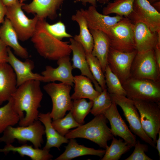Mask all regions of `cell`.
Wrapping results in <instances>:
<instances>
[{
	"instance_id": "1",
	"label": "cell",
	"mask_w": 160,
	"mask_h": 160,
	"mask_svg": "<svg viewBox=\"0 0 160 160\" xmlns=\"http://www.w3.org/2000/svg\"><path fill=\"white\" fill-rule=\"evenodd\" d=\"M40 82L34 80L25 82L18 86L12 95L14 109L20 118V126H28L38 119V109L43 95Z\"/></svg>"
},
{
	"instance_id": "2",
	"label": "cell",
	"mask_w": 160,
	"mask_h": 160,
	"mask_svg": "<svg viewBox=\"0 0 160 160\" xmlns=\"http://www.w3.org/2000/svg\"><path fill=\"white\" fill-rule=\"evenodd\" d=\"M31 40L39 54L49 60H57L70 56L72 52L69 43L54 37L43 27L39 20Z\"/></svg>"
},
{
	"instance_id": "3",
	"label": "cell",
	"mask_w": 160,
	"mask_h": 160,
	"mask_svg": "<svg viewBox=\"0 0 160 160\" xmlns=\"http://www.w3.org/2000/svg\"><path fill=\"white\" fill-rule=\"evenodd\" d=\"M108 120L103 114L97 115L87 123L70 131L65 137L68 139L85 138L105 149L107 142L114 137L107 124Z\"/></svg>"
},
{
	"instance_id": "4",
	"label": "cell",
	"mask_w": 160,
	"mask_h": 160,
	"mask_svg": "<svg viewBox=\"0 0 160 160\" xmlns=\"http://www.w3.org/2000/svg\"><path fill=\"white\" fill-rule=\"evenodd\" d=\"M3 133L0 137V142L7 145L12 144L16 140L20 142L29 141L36 148L41 146L43 136L45 134L44 127L38 120L26 126H9Z\"/></svg>"
},
{
	"instance_id": "5",
	"label": "cell",
	"mask_w": 160,
	"mask_h": 160,
	"mask_svg": "<svg viewBox=\"0 0 160 160\" xmlns=\"http://www.w3.org/2000/svg\"><path fill=\"white\" fill-rule=\"evenodd\" d=\"M122 85L130 99L160 103V81L130 77Z\"/></svg>"
},
{
	"instance_id": "6",
	"label": "cell",
	"mask_w": 160,
	"mask_h": 160,
	"mask_svg": "<svg viewBox=\"0 0 160 160\" xmlns=\"http://www.w3.org/2000/svg\"><path fill=\"white\" fill-rule=\"evenodd\" d=\"M71 86L61 82H51L43 87V89L50 97L52 104L50 116L53 120L64 117L66 112L71 110L73 104L70 92Z\"/></svg>"
},
{
	"instance_id": "7",
	"label": "cell",
	"mask_w": 160,
	"mask_h": 160,
	"mask_svg": "<svg viewBox=\"0 0 160 160\" xmlns=\"http://www.w3.org/2000/svg\"><path fill=\"white\" fill-rule=\"evenodd\" d=\"M24 4L17 0L14 4L7 6L6 18L10 21L16 32L19 39L25 41L31 38L36 30L39 20L36 16L29 19L24 14L22 7Z\"/></svg>"
},
{
	"instance_id": "8",
	"label": "cell",
	"mask_w": 160,
	"mask_h": 160,
	"mask_svg": "<svg viewBox=\"0 0 160 160\" xmlns=\"http://www.w3.org/2000/svg\"><path fill=\"white\" fill-rule=\"evenodd\" d=\"M139 113L142 127L156 145L160 131V103L133 100Z\"/></svg>"
},
{
	"instance_id": "9",
	"label": "cell",
	"mask_w": 160,
	"mask_h": 160,
	"mask_svg": "<svg viewBox=\"0 0 160 160\" xmlns=\"http://www.w3.org/2000/svg\"><path fill=\"white\" fill-rule=\"evenodd\" d=\"M134 24L127 17H124L111 28L108 36L110 47L124 52L136 50L134 37Z\"/></svg>"
},
{
	"instance_id": "10",
	"label": "cell",
	"mask_w": 160,
	"mask_h": 160,
	"mask_svg": "<svg viewBox=\"0 0 160 160\" xmlns=\"http://www.w3.org/2000/svg\"><path fill=\"white\" fill-rule=\"evenodd\" d=\"M130 77L160 81V68L156 61L154 50L137 52L132 64Z\"/></svg>"
},
{
	"instance_id": "11",
	"label": "cell",
	"mask_w": 160,
	"mask_h": 160,
	"mask_svg": "<svg viewBox=\"0 0 160 160\" xmlns=\"http://www.w3.org/2000/svg\"><path fill=\"white\" fill-rule=\"evenodd\" d=\"M112 101L122 109L131 130L142 140L155 148V144L143 130L138 111L133 100L126 96L110 94Z\"/></svg>"
},
{
	"instance_id": "12",
	"label": "cell",
	"mask_w": 160,
	"mask_h": 160,
	"mask_svg": "<svg viewBox=\"0 0 160 160\" xmlns=\"http://www.w3.org/2000/svg\"><path fill=\"white\" fill-rule=\"evenodd\" d=\"M127 17L133 24L142 23L153 31H160V12L148 0H135L133 11Z\"/></svg>"
},
{
	"instance_id": "13",
	"label": "cell",
	"mask_w": 160,
	"mask_h": 160,
	"mask_svg": "<svg viewBox=\"0 0 160 160\" xmlns=\"http://www.w3.org/2000/svg\"><path fill=\"white\" fill-rule=\"evenodd\" d=\"M137 52L136 50L131 52H124L110 47L107 65L119 78L122 84L130 77L132 64Z\"/></svg>"
},
{
	"instance_id": "14",
	"label": "cell",
	"mask_w": 160,
	"mask_h": 160,
	"mask_svg": "<svg viewBox=\"0 0 160 160\" xmlns=\"http://www.w3.org/2000/svg\"><path fill=\"white\" fill-rule=\"evenodd\" d=\"M57 61L58 65L57 68L47 65L45 70L42 72L41 75L44 77L43 82L49 83L58 81L73 86L74 76L72 74L73 68L69 56L60 58Z\"/></svg>"
},
{
	"instance_id": "15",
	"label": "cell",
	"mask_w": 160,
	"mask_h": 160,
	"mask_svg": "<svg viewBox=\"0 0 160 160\" xmlns=\"http://www.w3.org/2000/svg\"><path fill=\"white\" fill-rule=\"evenodd\" d=\"M80 10L85 18L89 29L99 30L109 35L112 27L124 17L110 16L99 13L96 7L91 5L87 9Z\"/></svg>"
},
{
	"instance_id": "16",
	"label": "cell",
	"mask_w": 160,
	"mask_h": 160,
	"mask_svg": "<svg viewBox=\"0 0 160 160\" xmlns=\"http://www.w3.org/2000/svg\"><path fill=\"white\" fill-rule=\"evenodd\" d=\"M134 37L136 50L140 52L160 47V31H152L140 22L134 24Z\"/></svg>"
},
{
	"instance_id": "17",
	"label": "cell",
	"mask_w": 160,
	"mask_h": 160,
	"mask_svg": "<svg viewBox=\"0 0 160 160\" xmlns=\"http://www.w3.org/2000/svg\"><path fill=\"white\" fill-rule=\"evenodd\" d=\"M8 52V63L12 67L15 73L17 87L31 80H37L43 82V76L32 72L35 66L33 61L28 58L25 61H21L15 56L9 47Z\"/></svg>"
},
{
	"instance_id": "18",
	"label": "cell",
	"mask_w": 160,
	"mask_h": 160,
	"mask_svg": "<svg viewBox=\"0 0 160 160\" xmlns=\"http://www.w3.org/2000/svg\"><path fill=\"white\" fill-rule=\"evenodd\" d=\"M117 105L112 101L111 106L103 113L109 121L114 136H119L132 147L137 142L136 137L131 131L120 116Z\"/></svg>"
},
{
	"instance_id": "19",
	"label": "cell",
	"mask_w": 160,
	"mask_h": 160,
	"mask_svg": "<svg viewBox=\"0 0 160 160\" xmlns=\"http://www.w3.org/2000/svg\"><path fill=\"white\" fill-rule=\"evenodd\" d=\"M64 0H33L29 4H24L22 8L27 13L36 15L39 20L53 19L57 17V11Z\"/></svg>"
},
{
	"instance_id": "20",
	"label": "cell",
	"mask_w": 160,
	"mask_h": 160,
	"mask_svg": "<svg viewBox=\"0 0 160 160\" xmlns=\"http://www.w3.org/2000/svg\"><path fill=\"white\" fill-rule=\"evenodd\" d=\"M70 47L73 53L72 66L73 68L79 69L81 75L89 78L93 84L95 89L101 93L102 90L94 78L90 71L86 59V53L82 46L73 38L70 39Z\"/></svg>"
},
{
	"instance_id": "21",
	"label": "cell",
	"mask_w": 160,
	"mask_h": 160,
	"mask_svg": "<svg viewBox=\"0 0 160 160\" xmlns=\"http://www.w3.org/2000/svg\"><path fill=\"white\" fill-rule=\"evenodd\" d=\"M17 87L12 67L8 63L0 64V105L12 98Z\"/></svg>"
},
{
	"instance_id": "22",
	"label": "cell",
	"mask_w": 160,
	"mask_h": 160,
	"mask_svg": "<svg viewBox=\"0 0 160 160\" xmlns=\"http://www.w3.org/2000/svg\"><path fill=\"white\" fill-rule=\"evenodd\" d=\"M0 39L7 47L12 48L16 55L23 59L28 58L27 51L19 43L17 34L7 18L0 27Z\"/></svg>"
},
{
	"instance_id": "23",
	"label": "cell",
	"mask_w": 160,
	"mask_h": 160,
	"mask_svg": "<svg viewBox=\"0 0 160 160\" xmlns=\"http://www.w3.org/2000/svg\"><path fill=\"white\" fill-rule=\"evenodd\" d=\"M93 39V47L92 54L98 60L104 73L107 65V58L110 48L108 36L99 30L89 29Z\"/></svg>"
},
{
	"instance_id": "24",
	"label": "cell",
	"mask_w": 160,
	"mask_h": 160,
	"mask_svg": "<svg viewBox=\"0 0 160 160\" xmlns=\"http://www.w3.org/2000/svg\"><path fill=\"white\" fill-rule=\"evenodd\" d=\"M70 139L64 152L55 160H71L76 157L86 155L97 156L102 158L105 153V150L95 149L87 147L79 144L75 138Z\"/></svg>"
},
{
	"instance_id": "25",
	"label": "cell",
	"mask_w": 160,
	"mask_h": 160,
	"mask_svg": "<svg viewBox=\"0 0 160 160\" xmlns=\"http://www.w3.org/2000/svg\"><path fill=\"white\" fill-rule=\"evenodd\" d=\"M91 81L82 75L74 77V92L71 96L72 100L87 98L93 101L100 93L94 88Z\"/></svg>"
},
{
	"instance_id": "26",
	"label": "cell",
	"mask_w": 160,
	"mask_h": 160,
	"mask_svg": "<svg viewBox=\"0 0 160 160\" xmlns=\"http://www.w3.org/2000/svg\"><path fill=\"white\" fill-rule=\"evenodd\" d=\"M49 150L33 148L32 145L25 144L19 146H15L12 144L6 145L0 149V152L7 154L9 152L17 153L21 156H26L32 160H51L53 156L49 153Z\"/></svg>"
},
{
	"instance_id": "27",
	"label": "cell",
	"mask_w": 160,
	"mask_h": 160,
	"mask_svg": "<svg viewBox=\"0 0 160 160\" xmlns=\"http://www.w3.org/2000/svg\"><path fill=\"white\" fill-rule=\"evenodd\" d=\"M71 19L77 23L80 30L79 34L75 35L73 39L82 46L86 53H91L93 47V38L80 9L77 10L72 16Z\"/></svg>"
},
{
	"instance_id": "28",
	"label": "cell",
	"mask_w": 160,
	"mask_h": 160,
	"mask_svg": "<svg viewBox=\"0 0 160 160\" xmlns=\"http://www.w3.org/2000/svg\"><path fill=\"white\" fill-rule=\"evenodd\" d=\"M20 118L15 111L11 98L7 103L0 108V134L9 127L18 123Z\"/></svg>"
},
{
	"instance_id": "29",
	"label": "cell",
	"mask_w": 160,
	"mask_h": 160,
	"mask_svg": "<svg viewBox=\"0 0 160 160\" xmlns=\"http://www.w3.org/2000/svg\"><path fill=\"white\" fill-rule=\"evenodd\" d=\"M111 144L105 148V151L101 160H118L122 155L128 152L133 147L121 139H118L114 137Z\"/></svg>"
},
{
	"instance_id": "30",
	"label": "cell",
	"mask_w": 160,
	"mask_h": 160,
	"mask_svg": "<svg viewBox=\"0 0 160 160\" xmlns=\"http://www.w3.org/2000/svg\"><path fill=\"white\" fill-rule=\"evenodd\" d=\"M135 0H113L108 2L103 9V14L108 15L115 14L116 15L127 17L132 12Z\"/></svg>"
},
{
	"instance_id": "31",
	"label": "cell",
	"mask_w": 160,
	"mask_h": 160,
	"mask_svg": "<svg viewBox=\"0 0 160 160\" xmlns=\"http://www.w3.org/2000/svg\"><path fill=\"white\" fill-rule=\"evenodd\" d=\"M71 110L76 121L80 125L83 124L84 119L90 112L93 104V101L88 102L85 98L73 100Z\"/></svg>"
},
{
	"instance_id": "32",
	"label": "cell",
	"mask_w": 160,
	"mask_h": 160,
	"mask_svg": "<svg viewBox=\"0 0 160 160\" xmlns=\"http://www.w3.org/2000/svg\"><path fill=\"white\" fill-rule=\"evenodd\" d=\"M106 88L110 94L126 96V93L118 77L107 65L104 72Z\"/></svg>"
},
{
	"instance_id": "33",
	"label": "cell",
	"mask_w": 160,
	"mask_h": 160,
	"mask_svg": "<svg viewBox=\"0 0 160 160\" xmlns=\"http://www.w3.org/2000/svg\"><path fill=\"white\" fill-rule=\"evenodd\" d=\"M86 59L91 73L102 91L106 88L104 73L97 57L91 53H86Z\"/></svg>"
},
{
	"instance_id": "34",
	"label": "cell",
	"mask_w": 160,
	"mask_h": 160,
	"mask_svg": "<svg viewBox=\"0 0 160 160\" xmlns=\"http://www.w3.org/2000/svg\"><path fill=\"white\" fill-rule=\"evenodd\" d=\"M90 112L95 116L103 114L111 105L112 101L107 89H105L93 101Z\"/></svg>"
},
{
	"instance_id": "35",
	"label": "cell",
	"mask_w": 160,
	"mask_h": 160,
	"mask_svg": "<svg viewBox=\"0 0 160 160\" xmlns=\"http://www.w3.org/2000/svg\"><path fill=\"white\" fill-rule=\"evenodd\" d=\"M63 117L53 120L52 124L55 129L61 135L65 136L72 128L81 125L73 118L71 111Z\"/></svg>"
},
{
	"instance_id": "36",
	"label": "cell",
	"mask_w": 160,
	"mask_h": 160,
	"mask_svg": "<svg viewBox=\"0 0 160 160\" xmlns=\"http://www.w3.org/2000/svg\"><path fill=\"white\" fill-rule=\"evenodd\" d=\"M39 20L45 29L56 39L61 40L64 38L73 37L67 32L65 24L61 21L50 24L46 22L45 20Z\"/></svg>"
},
{
	"instance_id": "37",
	"label": "cell",
	"mask_w": 160,
	"mask_h": 160,
	"mask_svg": "<svg viewBox=\"0 0 160 160\" xmlns=\"http://www.w3.org/2000/svg\"><path fill=\"white\" fill-rule=\"evenodd\" d=\"M52 119L49 112L45 113H39L38 120L44 125L47 138L61 135L58 133L53 127L52 124Z\"/></svg>"
},
{
	"instance_id": "38",
	"label": "cell",
	"mask_w": 160,
	"mask_h": 160,
	"mask_svg": "<svg viewBox=\"0 0 160 160\" xmlns=\"http://www.w3.org/2000/svg\"><path fill=\"white\" fill-rule=\"evenodd\" d=\"M134 150L131 154L125 160H152L145 153L148 150V146L137 141Z\"/></svg>"
},
{
	"instance_id": "39",
	"label": "cell",
	"mask_w": 160,
	"mask_h": 160,
	"mask_svg": "<svg viewBox=\"0 0 160 160\" xmlns=\"http://www.w3.org/2000/svg\"><path fill=\"white\" fill-rule=\"evenodd\" d=\"M68 139L65 136H60L54 137L47 138L46 143L43 149L49 150L51 148L56 147L59 150L61 145L64 143L68 142Z\"/></svg>"
},
{
	"instance_id": "40",
	"label": "cell",
	"mask_w": 160,
	"mask_h": 160,
	"mask_svg": "<svg viewBox=\"0 0 160 160\" xmlns=\"http://www.w3.org/2000/svg\"><path fill=\"white\" fill-rule=\"evenodd\" d=\"M8 47L0 39V64L8 63Z\"/></svg>"
},
{
	"instance_id": "41",
	"label": "cell",
	"mask_w": 160,
	"mask_h": 160,
	"mask_svg": "<svg viewBox=\"0 0 160 160\" xmlns=\"http://www.w3.org/2000/svg\"><path fill=\"white\" fill-rule=\"evenodd\" d=\"M110 0H74V3L81 2L84 5H86L88 3L91 5L96 7L97 1L101 4H105L109 2Z\"/></svg>"
},
{
	"instance_id": "42",
	"label": "cell",
	"mask_w": 160,
	"mask_h": 160,
	"mask_svg": "<svg viewBox=\"0 0 160 160\" xmlns=\"http://www.w3.org/2000/svg\"><path fill=\"white\" fill-rule=\"evenodd\" d=\"M7 11V6L4 4L2 0H0V24L4 21Z\"/></svg>"
},
{
	"instance_id": "43",
	"label": "cell",
	"mask_w": 160,
	"mask_h": 160,
	"mask_svg": "<svg viewBox=\"0 0 160 160\" xmlns=\"http://www.w3.org/2000/svg\"><path fill=\"white\" fill-rule=\"evenodd\" d=\"M154 51L156 62L160 68V47H156L154 49Z\"/></svg>"
},
{
	"instance_id": "44",
	"label": "cell",
	"mask_w": 160,
	"mask_h": 160,
	"mask_svg": "<svg viewBox=\"0 0 160 160\" xmlns=\"http://www.w3.org/2000/svg\"><path fill=\"white\" fill-rule=\"evenodd\" d=\"M159 137L157 140H156V148L157 149L158 152V155L160 157V131H159L158 133Z\"/></svg>"
},
{
	"instance_id": "45",
	"label": "cell",
	"mask_w": 160,
	"mask_h": 160,
	"mask_svg": "<svg viewBox=\"0 0 160 160\" xmlns=\"http://www.w3.org/2000/svg\"><path fill=\"white\" fill-rule=\"evenodd\" d=\"M18 0H2L4 4L8 6L14 4Z\"/></svg>"
},
{
	"instance_id": "46",
	"label": "cell",
	"mask_w": 160,
	"mask_h": 160,
	"mask_svg": "<svg viewBox=\"0 0 160 160\" xmlns=\"http://www.w3.org/2000/svg\"><path fill=\"white\" fill-rule=\"evenodd\" d=\"M152 6L159 12L160 11V1L155 2L151 4Z\"/></svg>"
},
{
	"instance_id": "47",
	"label": "cell",
	"mask_w": 160,
	"mask_h": 160,
	"mask_svg": "<svg viewBox=\"0 0 160 160\" xmlns=\"http://www.w3.org/2000/svg\"><path fill=\"white\" fill-rule=\"evenodd\" d=\"M148 1L151 4L153 3L160 1V0H148Z\"/></svg>"
},
{
	"instance_id": "48",
	"label": "cell",
	"mask_w": 160,
	"mask_h": 160,
	"mask_svg": "<svg viewBox=\"0 0 160 160\" xmlns=\"http://www.w3.org/2000/svg\"><path fill=\"white\" fill-rule=\"evenodd\" d=\"M18 0L20 3H23V2L25 1L26 0Z\"/></svg>"
}]
</instances>
